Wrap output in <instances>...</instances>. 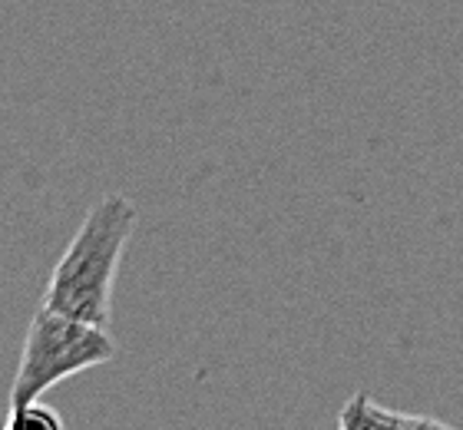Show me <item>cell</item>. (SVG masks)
<instances>
[{
	"instance_id": "cell-5",
	"label": "cell",
	"mask_w": 463,
	"mask_h": 430,
	"mask_svg": "<svg viewBox=\"0 0 463 430\" xmlns=\"http://www.w3.org/2000/svg\"><path fill=\"white\" fill-rule=\"evenodd\" d=\"M417 430H454V427H447V424L434 421V417H420V424H417Z\"/></svg>"
},
{
	"instance_id": "cell-4",
	"label": "cell",
	"mask_w": 463,
	"mask_h": 430,
	"mask_svg": "<svg viewBox=\"0 0 463 430\" xmlns=\"http://www.w3.org/2000/svg\"><path fill=\"white\" fill-rule=\"evenodd\" d=\"M0 430H63V417L43 401L10 404L7 424Z\"/></svg>"
},
{
	"instance_id": "cell-2",
	"label": "cell",
	"mask_w": 463,
	"mask_h": 430,
	"mask_svg": "<svg viewBox=\"0 0 463 430\" xmlns=\"http://www.w3.org/2000/svg\"><path fill=\"white\" fill-rule=\"evenodd\" d=\"M119 354L109 328L40 308L24 338L17 374L10 384V404L40 401L50 387L77 374L109 364Z\"/></svg>"
},
{
	"instance_id": "cell-3",
	"label": "cell",
	"mask_w": 463,
	"mask_h": 430,
	"mask_svg": "<svg viewBox=\"0 0 463 430\" xmlns=\"http://www.w3.org/2000/svg\"><path fill=\"white\" fill-rule=\"evenodd\" d=\"M420 417L381 407L364 391L351 394L338 414V430H417Z\"/></svg>"
},
{
	"instance_id": "cell-1",
	"label": "cell",
	"mask_w": 463,
	"mask_h": 430,
	"mask_svg": "<svg viewBox=\"0 0 463 430\" xmlns=\"http://www.w3.org/2000/svg\"><path fill=\"white\" fill-rule=\"evenodd\" d=\"M136 219L139 212L126 196L119 192L103 196L87 212L67 252L53 265L50 285L43 291V308L109 328L116 272H119L126 245L133 239Z\"/></svg>"
}]
</instances>
